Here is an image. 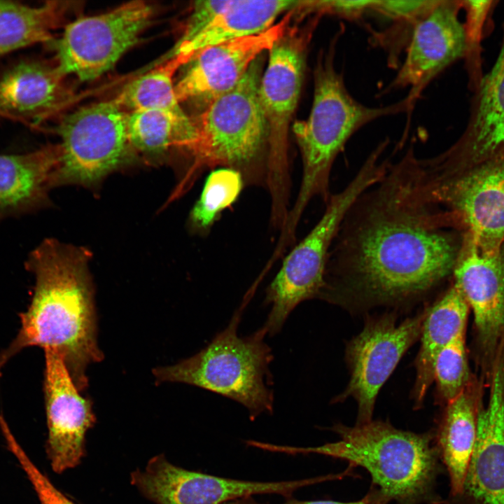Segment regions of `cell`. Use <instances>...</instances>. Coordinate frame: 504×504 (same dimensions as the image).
<instances>
[{
  "instance_id": "9a60e30c",
  "label": "cell",
  "mask_w": 504,
  "mask_h": 504,
  "mask_svg": "<svg viewBox=\"0 0 504 504\" xmlns=\"http://www.w3.org/2000/svg\"><path fill=\"white\" fill-rule=\"evenodd\" d=\"M462 1L435 0L416 23L406 55L386 90L408 88L414 102L442 71L466 52L464 24L458 18Z\"/></svg>"
},
{
  "instance_id": "e0dca14e",
  "label": "cell",
  "mask_w": 504,
  "mask_h": 504,
  "mask_svg": "<svg viewBox=\"0 0 504 504\" xmlns=\"http://www.w3.org/2000/svg\"><path fill=\"white\" fill-rule=\"evenodd\" d=\"M453 274L472 312L482 360L491 367L504 337V243L486 253L463 236Z\"/></svg>"
},
{
  "instance_id": "30bf717a",
  "label": "cell",
  "mask_w": 504,
  "mask_h": 504,
  "mask_svg": "<svg viewBox=\"0 0 504 504\" xmlns=\"http://www.w3.org/2000/svg\"><path fill=\"white\" fill-rule=\"evenodd\" d=\"M128 112L113 99L86 106L63 118L58 128L59 160L52 187L92 186L129 157Z\"/></svg>"
},
{
  "instance_id": "9c48e42d",
  "label": "cell",
  "mask_w": 504,
  "mask_h": 504,
  "mask_svg": "<svg viewBox=\"0 0 504 504\" xmlns=\"http://www.w3.org/2000/svg\"><path fill=\"white\" fill-rule=\"evenodd\" d=\"M320 16L304 30L289 27L269 51L259 98L267 128V180L272 204L288 202V135L303 80L305 52Z\"/></svg>"
},
{
  "instance_id": "7c38bea8",
  "label": "cell",
  "mask_w": 504,
  "mask_h": 504,
  "mask_svg": "<svg viewBox=\"0 0 504 504\" xmlns=\"http://www.w3.org/2000/svg\"><path fill=\"white\" fill-rule=\"evenodd\" d=\"M428 309L396 323L393 314L369 318L346 346L351 377L335 402L353 397L358 405L356 424L371 421L377 394L409 348L420 338Z\"/></svg>"
},
{
  "instance_id": "f546056e",
  "label": "cell",
  "mask_w": 504,
  "mask_h": 504,
  "mask_svg": "<svg viewBox=\"0 0 504 504\" xmlns=\"http://www.w3.org/2000/svg\"><path fill=\"white\" fill-rule=\"evenodd\" d=\"M494 1H462V9L465 11L463 22L466 37V69L469 76V84L475 90L483 76L482 74L481 43L489 18L493 11Z\"/></svg>"
},
{
  "instance_id": "603a6c76",
  "label": "cell",
  "mask_w": 504,
  "mask_h": 504,
  "mask_svg": "<svg viewBox=\"0 0 504 504\" xmlns=\"http://www.w3.org/2000/svg\"><path fill=\"white\" fill-rule=\"evenodd\" d=\"M307 1L231 0L197 36L185 45L174 47L170 57L178 56L186 64L206 47L261 34L272 27L281 13L303 8Z\"/></svg>"
},
{
  "instance_id": "d590c367",
  "label": "cell",
  "mask_w": 504,
  "mask_h": 504,
  "mask_svg": "<svg viewBox=\"0 0 504 504\" xmlns=\"http://www.w3.org/2000/svg\"><path fill=\"white\" fill-rule=\"evenodd\" d=\"M0 117H3V118H9V119H11V120H14L10 115H8V114H6V113H5L4 112L1 111V110H0Z\"/></svg>"
},
{
  "instance_id": "3957f363",
  "label": "cell",
  "mask_w": 504,
  "mask_h": 504,
  "mask_svg": "<svg viewBox=\"0 0 504 504\" xmlns=\"http://www.w3.org/2000/svg\"><path fill=\"white\" fill-rule=\"evenodd\" d=\"M344 30L342 24L328 49L318 55L309 115L293 126L302 157V176L297 198L281 229L283 236L288 239L295 238L300 220L313 198L320 196L328 201L332 164L351 136L379 118L408 112L414 106L407 96L391 105L372 107L350 94L343 74L337 70L334 62L337 42Z\"/></svg>"
},
{
  "instance_id": "7a4b0ae2",
  "label": "cell",
  "mask_w": 504,
  "mask_h": 504,
  "mask_svg": "<svg viewBox=\"0 0 504 504\" xmlns=\"http://www.w3.org/2000/svg\"><path fill=\"white\" fill-rule=\"evenodd\" d=\"M88 258L84 250L52 239L29 253L25 265L35 275L34 295L20 315L17 336L0 354V369L22 349L39 346L62 357L79 391L87 386V367L103 358Z\"/></svg>"
},
{
  "instance_id": "ba28073f",
  "label": "cell",
  "mask_w": 504,
  "mask_h": 504,
  "mask_svg": "<svg viewBox=\"0 0 504 504\" xmlns=\"http://www.w3.org/2000/svg\"><path fill=\"white\" fill-rule=\"evenodd\" d=\"M431 200L454 218L463 236L493 253L504 243V146L482 162L454 170L420 159Z\"/></svg>"
},
{
  "instance_id": "7402d4cb",
  "label": "cell",
  "mask_w": 504,
  "mask_h": 504,
  "mask_svg": "<svg viewBox=\"0 0 504 504\" xmlns=\"http://www.w3.org/2000/svg\"><path fill=\"white\" fill-rule=\"evenodd\" d=\"M479 405L470 384L446 404L434 433L435 447L450 481L449 497L445 504H454L462 494L477 438Z\"/></svg>"
},
{
  "instance_id": "8fae6325",
  "label": "cell",
  "mask_w": 504,
  "mask_h": 504,
  "mask_svg": "<svg viewBox=\"0 0 504 504\" xmlns=\"http://www.w3.org/2000/svg\"><path fill=\"white\" fill-rule=\"evenodd\" d=\"M154 14L150 4L133 1L106 13L78 18L55 43L57 68L64 76L96 79L137 43Z\"/></svg>"
},
{
  "instance_id": "277c9868",
  "label": "cell",
  "mask_w": 504,
  "mask_h": 504,
  "mask_svg": "<svg viewBox=\"0 0 504 504\" xmlns=\"http://www.w3.org/2000/svg\"><path fill=\"white\" fill-rule=\"evenodd\" d=\"M331 429L338 441L313 447L264 442L261 447L289 454H321L362 467L372 477V484L396 504H445L436 491L442 468L433 433H415L372 420L352 427L339 424Z\"/></svg>"
},
{
  "instance_id": "4dcf8cb0",
  "label": "cell",
  "mask_w": 504,
  "mask_h": 504,
  "mask_svg": "<svg viewBox=\"0 0 504 504\" xmlns=\"http://www.w3.org/2000/svg\"><path fill=\"white\" fill-rule=\"evenodd\" d=\"M8 449L18 459L32 484L41 504H75L62 493L35 465L15 438L7 424L0 426Z\"/></svg>"
},
{
  "instance_id": "52a82bcc",
  "label": "cell",
  "mask_w": 504,
  "mask_h": 504,
  "mask_svg": "<svg viewBox=\"0 0 504 504\" xmlns=\"http://www.w3.org/2000/svg\"><path fill=\"white\" fill-rule=\"evenodd\" d=\"M384 175L382 164L374 158H367L348 185L329 197L317 223L286 255L266 290L264 302L271 305V310L262 328L268 335L279 332L300 302L320 297L326 286L330 246L345 215L357 198Z\"/></svg>"
},
{
  "instance_id": "d6a6232c",
  "label": "cell",
  "mask_w": 504,
  "mask_h": 504,
  "mask_svg": "<svg viewBox=\"0 0 504 504\" xmlns=\"http://www.w3.org/2000/svg\"><path fill=\"white\" fill-rule=\"evenodd\" d=\"M435 0L377 1L372 10L393 20H416L433 5Z\"/></svg>"
},
{
  "instance_id": "5bb4252c",
  "label": "cell",
  "mask_w": 504,
  "mask_h": 504,
  "mask_svg": "<svg viewBox=\"0 0 504 504\" xmlns=\"http://www.w3.org/2000/svg\"><path fill=\"white\" fill-rule=\"evenodd\" d=\"M299 9L287 12L267 31L206 47L187 63L185 73L175 85L177 99L192 102L200 110L234 88L251 64L290 26Z\"/></svg>"
},
{
  "instance_id": "ffe728a7",
  "label": "cell",
  "mask_w": 504,
  "mask_h": 504,
  "mask_svg": "<svg viewBox=\"0 0 504 504\" xmlns=\"http://www.w3.org/2000/svg\"><path fill=\"white\" fill-rule=\"evenodd\" d=\"M57 66L22 61L0 77V110L14 120L32 125L57 113L71 94Z\"/></svg>"
},
{
  "instance_id": "2e32d148",
  "label": "cell",
  "mask_w": 504,
  "mask_h": 504,
  "mask_svg": "<svg viewBox=\"0 0 504 504\" xmlns=\"http://www.w3.org/2000/svg\"><path fill=\"white\" fill-rule=\"evenodd\" d=\"M44 351L46 451L53 470L60 473L80 463L85 433L95 416L92 402L80 395L62 357L55 350Z\"/></svg>"
},
{
  "instance_id": "d4e9b609",
  "label": "cell",
  "mask_w": 504,
  "mask_h": 504,
  "mask_svg": "<svg viewBox=\"0 0 504 504\" xmlns=\"http://www.w3.org/2000/svg\"><path fill=\"white\" fill-rule=\"evenodd\" d=\"M74 7L73 2L62 1H46L39 6L0 1V57L50 41L53 31Z\"/></svg>"
},
{
  "instance_id": "44dd1931",
  "label": "cell",
  "mask_w": 504,
  "mask_h": 504,
  "mask_svg": "<svg viewBox=\"0 0 504 504\" xmlns=\"http://www.w3.org/2000/svg\"><path fill=\"white\" fill-rule=\"evenodd\" d=\"M59 160V145L0 155V220L33 212L48 203L47 190Z\"/></svg>"
},
{
  "instance_id": "5b68a950",
  "label": "cell",
  "mask_w": 504,
  "mask_h": 504,
  "mask_svg": "<svg viewBox=\"0 0 504 504\" xmlns=\"http://www.w3.org/2000/svg\"><path fill=\"white\" fill-rule=\"evenodd\" d=\"M257 58L238 84L192 118L194 135L186 151L192 173L207 168L239 171L245 185H267V128L260 102L262 60Z\"/></svg>"
},
{
  "instance_id": "484cf974",
  "label": "cell",
  "mask_w": 504,
  "mask_h": 504,
  "mask_svg": "<svg viewBox=\"0 0 504 504\" xmlns=\"http://www.w3.org/2000/svg\"><path fill=\"white\" fill-rule=\"evenodd\" d=\"M127 130L132 149L150 158L172 147L186 150L194 135L192 118L158 109L128 112Z\"/></svg>"
},
{
  "instance_id": "e575fe53",
  "label": "cell",
  "mask_w": 504,
  "mask_h": 504,
  "mask_svg": "<svg viewBox=\"0 0 504 504\" xmlns=\"http://www.w3.org/2000/svg\"><path fill=\"white\" fill-rule=\"evenodd\" d=\"M390 500L381 490L372 484L369 491L361 499L352 502H339L330 500H290L282 504H387ZM231 504H262L249 499L239 500Z\"/></svg>"
},
{
  "instance_id": "f1b7e54d",
  "label": "cell",
  "mask_w": 504,
  "mask_h": 504,
  "mask_svg": "<svg viewBox=\"0 0 504 504\" xmlns=\"http://www.w3.org/2000/svg\"><path fill=\"white\" fill-rule=\"evenodd\" d=\"M465 336H461L444 346L434 364L433 382L440 402L447 404L470 384Z\"/></svg>"
},
{
  "instance_id": "cb8c5ba5",
  "label": "cell",
  "mask_w": 504,
  "mask_h": 504,
  "mask_svg": "<svg viewBox=\"0 0 504 504\" xmlns=\"http://www.w3.org/2000/svg\"><path fill=\"white\" fill-rule=\"evenodd\" d=\"M469 310L465 299L454 284L428 309L414 364L412 397L416 407H421L433 382L434 364L438 354L451 342L465 335Z\"/></svg>"
},
{
  "instance_id": "4fadbf2b",
  "label": "cell",
  "mask_w": 504,
  "mask_h": 504,
  "mask_svg": "<svg viewBox=\"0 0 504 504\" xmlns=\"http://www.w3.org/2000/svg\"><path fill=\"white\" fill-rule=\"evenodd\" d=\"M131 477L132 483L158 504H223L257 494L290 497L303 486L326 480L325 476L283 482L239 480L188 470L162 455L153 458L144 471H135Z\"/></svg>"
},
{
  "instance_id": "836d02e7",
  "label": "cell",
  "mask_w": 504,
  "mask_h": 504,
  "mask_svg": "<svg viewBox=\"0 0 504 504\" xmlns=\"http://www.w3.org/2000/svg\"><path fill=\"white\" fill-rule=\"evenodd\" d=\"M377 1L318 0L321 15L331 14L342 18L358 20L369 10H372Z\"/></svg>"
},
{
  "instance_id": "4316f807",
  "label": "cell",
  "mask_w": 504,
  "mask_h": 504,
  "mask_svg": "<svg viewBox=\"0 0 504 504\" xmlns=\"http://www.w3.org/2000/svg\"><path fill=\"white\" fill-rule=\"evenodd\" d=\"M183 65L181 58L172 57L165 63L129 83L113 99L127 112L158 109L187 117L177 99L173 82L175 72Z\"/></svg>"
},
{
  "instance_id": "d6986e66",
  "label": "cell",
  "mask_w": 504,
  "mask_h": 504,
  "mask_svg": "<svg viewBox=\"0 0 504 504\" xmlns=\"http://www.w3.org/2000/svg\"><path fill=\"white\" fill-rule=\"evenodd\" d=\"M474 91L463 133L447 150L433 157L435 162L443 169L470 167L504 146V23L497 60Z\"/></svg>"
},
{
  "instance_id": "8992f818",
  "label": "cell",
  "mask_w": 504,
  "mask_h": 504,
  "mask_svg": "<svg viewBox=\"0 0 504 504\" xmlns=\"http://www.w3.org/2000/svg\"><path fill=\"white\" fill-rule=\"evenodd\" d=\"M253 293L248 291L227 326L202 350L172 365L153 370L158 382H179L197 386L244 405L251 419L272 413L274 396L269 365L273 359L265 342L262 328L246 337L237 328Z\"/></svg>"
},
{
  "instance_id": "6da1fadb",
  "label": "cell",
  "mask_w": 504,
  "mask_h": 504,
  "mask_svg": "<svg viewBox=\"0 0 504 504\" xmlns=\"http://www.w3.org/2000/svg\"><path fill=\"white\" fill-rule=\"evenodd\" d=\"M463 240L451 216L430 199L412 147L347 211L321 297L369 304L419 297L453 274Z\"/></svg>"
},
{
  "instance_id": "ac0fdd59",
  "label": "cell",
  "mask_w": 504,
  "mask_h": 504,
  "mask_svg": "<svg viewBox=\"0 0 504 504\" xmlns=\"http://www.w3.org/2000/svg\"><path fill=\"white\" fill-rule=\"evenodd\" d=\"M491 368L488 404L479 405L475 448L454 504H504V344Z\"/></svg>"
},
{
  "instance_id": "1f68e13d",
  "label": "cell",
  "mask_w": 504,
  "mask_h": 504,
  "mask_svg": "<svg viewBox=\"0 0 504 504\" xmlns=\"http://www.w3.org/2000/svg\"><path fill=\"white\" fill-rule=\"evenodd\" d=\"M230 1L231 0L195 1L183 35L174 47L185 45L197 36Z\"/></svg>"
},
{
  "instance_id": "83f0119b",
  "label": "cell",
  "mask_w": 504,
  "mask_h": 504,
  "mask_svg": "<svg viewBox=\"0 0 504 504\" xmlns=\"http://www.w3.org/2000/svg\"><path fill=\"white\" fill-rule=\"evenodd\" d=\"M244 185L239 171L228 167L214 169L190 211L191 226L201 232L209 230L221 213L237 201Z\"/></svg>"
}]
</instances>
